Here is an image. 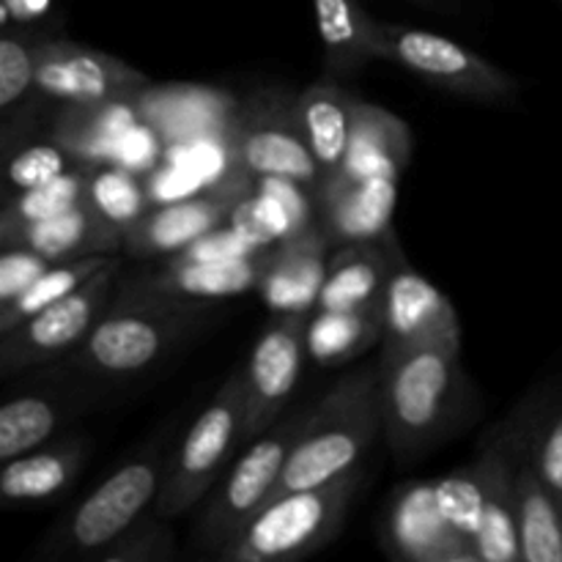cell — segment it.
<instances>
[{"instance_id": "cell-30", "label": "cell", "mask_w": 562, "mask_h": 562, "mask_svg": "<svg viewBox=\"0 0 562 562\" xmlns=\"http://www.w3.org/2000/svg\"><path fill=\"white\" fill-rule=\"evenodd\" d=\"M113 258L115 256H110V252H97V256L53 263L42 278H36L25 291H22L11 305L0 307V335L20 327L22 322H27L31 316L42 313L44 307H49L53 302L69 296L71 291H77L82 283H88L99 269L108 267Z\"/></svg>"}, {"instance_id": "cell-28", "label": "cell", "mask_w": 562, "mask_h": 562, "mask_svg": "<svg viewBox=\"0 0 562 562\" xmlns=\"http://www.w3.org/2000/svg\"><path fill=\"white\" fill-rule=\"evenodd\" d=\"M516 527L521 560L562 562V505L532 467L530 453L516 481Z\"/></svg>"}, {"instance_id": "cell-35", "label": "cell", "mask_w": 562, "mask_h": 562, "mask_svg": "<svg viewBox=\"0 0 562 562\" xmlns=\"http://www.w3.org/2000/svg\"><path fill=\"white\" fill-rule=\"evenodd\" d=\"M176 558V532L170 519L157 510L140 516L121 538L91 562H170Z\"/></svg>"}, {"instance_id": "cell-22", "label": "cell", "mask_w": 562, "mask_h": 562, "mask_svg": "<svg viewBox=\"0 0 562 562\" xmlns=\"http://www.w3.org/2000/svg\"><path fill=\"white\" fill-rule=\"evenodd\" d=\"M88 456L91 453H88L86 439L75 437L55 445L47 442L31 453L3 461L0 499L5 508L49 503L77 481Z\"/></svg>"}, {"instance_id": "cell-6", "label": "cell", "mask_w": 562, "mask_h": 562, "mask_svg": "<svg viewBox=\"0 0 562 562\" xmlns=\"http://www.w3.org/2000/svg\"><path fill=\"white\" fill-rule=\"evenodd\" d=\"M245 368H239L220 384L214 398L192 423L179 450L170 459L162 492L154 503V510L159 516L176 519L206 497L209 488L217 483L220 472L228 464L236 445L245 442Z\"/></svg>"}, {"instance_id": "cell-14", "label": "cell", "mask_w": 562, "mask_h": 562, "mask_svg": "<svg viewBox=\"0 0 562 562\" xmlns=\"http://www.w3.org/2000/svg\"><path fill=\"white\" fill-rule=\"evenodd\" d=\"M379 543L395 560L481 562L475 543L445 516L434 481H409L395 488L384 508Z\"/></svg>"}, {"instance_id": "cell-32", "label": "cell", "mask_w": 562, "mask_h": 562, "mask_svg": "<svg viewBox=\"0 0 562 562\" xmlns=\"http://www.w3.org/2000/svg\"><path fill=\"white\" fill-rule=\"evenodd\" d=\"M88 201L113 228L126 236L148 214L151 198L148 187L135 176V170L115 162L91 165L88 170Z\"/></svg>"}, {"instance_id": "cell-1", "label": "cell", "mask_w": 562, "mask_h": 562, "mask_svg": "<svg viewBox=\"0 0 562 562\" xmlns=\"http://www.w3.org/2000/svg\"><path fill=\"white\" fill-rule=\"evenodd\" d=\"M206 302H190L130 280L86 340L66 357L69 371L91 379H130L148 371L203 324Z\"/></svg>"}, {"instance_id": "cell-40", "label": "cell", "mask_w": 562, "mask_h": 562, "mask_svg": "<svg viewBox=\"0 0 562 562\" xmlns=\"http://www.w3.org/2000/svg\"><path fill=\"white\" fill-rule=\"evenodd\" d=\"M49 9V0H3V27L11 22L25 25L27 20H36Z\"/></svg>"}, {"instance_id": "cell-7", "label": "cell", "mask_w": 562, "mask_h": 562, "mask_svg": "<svg viewBox=\"0 0 562 562\" xmlns=\"http://www.w3.org/2000/svg\"><path fill=\"white\" fill-rule=\"evenodd\" d=\"M305 415L307 412H300L258 434L256 442L225 472L192 530L195 552L217 558L239 536L241 527L272 499Z\"/></svg>"}, {"instance_id": "cell-25", "label": "cell", "mask_w": 562, "mask_h": 562, "mask_svg": "<svg viewBox=\"0 0 562 562\" xmlns=\"http://www.w3.org/2000/svg\"><path fill=\"white\" fill-rule=\"evenodd\" d=\"M143 124L135 99L104 104H64L53 126V140L80 165L113 162L115 148Z\"/></svg>"}, {"instance_id": "cell-17", "label": "cell", "mask_w": 562, "mask_h": 562, "mask_svg": "<svg viewBox=\"0 0 562 562\" xmlns=\"http://www.w3.org/2000/svg\"><path fill=\"white\" fill-rule=\"evenodd\" d=\"M382 313V349H404L428 340H461V318L453 302L406 261H401L390 278Z\"/></svg>"}, {"instance_id": "cell-19", "label": "cell", "mask_w": 562, "mask_h": 562, "mask_svg": "<svg viewBox=\"0 0 562 562\" xmlns=\"http://www.w3.org/2000/svg\"><path fill=\"white\" fill-rule=\"evenodd\" d=\"M395 176H373L362 181L324 179L316 187L318 223L338 245L373 241L393 234V212L398 203Z\"/></svg>"}, {"instance_id": "cell-4", "label": "cell", "mask_w": 562, "mask_h": 562, "mask_svg": "<svg viewBox=\"0 0 562 562\" xmlns=\"http://www.w3.org/2000/svg\"><path fill=\"white\" fill-rule=\"evenodd\" d=\"M366 467L322 486L272 497L217 554L225 562H283L322 552L344 530Z\"/></svg>"}, {"instance_id": "cell-31", "label": "cell", "mask_w": 562, "mask_h": 562, "mask_svg": "<svg viewBox=\"0 0 562 562\" xmlns=\"http://www.w3.org/2000/svg\"><path fill=\"white\" fill-rule=\"evenodd\" d=\"M64 420V409L55 398L42 393H22L0 406V461L42 448Z\"/></svg>"}, {"instance_id": "cell-9", "label": "cell", "mask_w": 562, "mask_h": 562, "mask_svg": "<svg viewBox=\"0 0 562 562\" xmlns=\"http://www.w3.org/2000/svg\"><path fill=\"white\" fill-rule=\"evenodd\" d=\"M379 60L401 66L428 86L477 102H499L519 88L514 75L481 53L426 27L379 22Z\"/></svg>"}, {"instance_id": "cell-21", "label": "cell", "mask_w": 562, "mask_h": 562, "mask_svg": "<svg viewBox=\"0 0 562 562\" xmlns=\"http://www.w3.org/2000/svg\"><path fill=\"white\" fill-rule=\"evenodd\" d=\"M0 245L27 247L47 261L60 263L71 261V258L97 256V252L115 256L119 250H124V234L113 228L86 198L80 206L64 214L0 231Z\"/></svg>"}, {"instance_id": "cell-27", "label": "cell", "mask_w": 562, "mask_h": 562, "mask_svg": "<svg viewBox=\"0 0 562 562\" xmlns=\"http://www.w3.org/2000/svg\"><path fill=\"white\" fill-rule=\"evenodd\" d=\"M313 11L329 77H351L379 60V22L360 0H313Z\"/></svg>"}, {"instance_id": "cell-38", "label": "cell", "mask_w": 562, "mask_h": 562, "mask_svg": "<svg viewBox=\"0 0 562 562\" xmlns=\"http://www.w3.org/2000/svg\"><path fill=\"white\" fill-rule=\"evenodd\" d=\"M530 461L562 505V395L552 409L541 415L530 445Z\"/></svg>"}, {"instance_id": "cell-23", "label": "cell", "mask_w": 562, "mask_h": 562, "mask_svg": "<svg viewBox=\"0 0 562 562\" xmlns=\"http://www.w3.org/2000/svg\"><path fill=\"white\" fill-rule=\"evenodd\" d=\"M269 250L252 252L245 258H225V261H187V258H168L159 272L140 274V280L151 289L165 291L170 296L190 302H217L228 296L247 294L261 285L267 269Z\"/></svg>"}, {"instance_id": "cell-33", "label": "cell", "mask_w": 562, "mask_h": 562, "mask_svg": "<svg viewBox=\"0 0 562 562\" xmlns=\"http://www.w3.org/2000/svg\"><path fill=\"white\" fill-rule=\"evenodd\" d=\"M88 170H91V165H75L71 170L60 173L58 179L44 181V184L31 187V190L14 192L3 206L0 231L49 220L55 214L80 206L88 198Z\"/></svg>"}, {"instance_id": "cell-24", "label": "cell", "mask_w": 562, "mask_h": 562, "mask_svg": "<svg viewBox=\"0 0 562 562\" xmlns=\"http://www.w3.org/2000/svg\"><path fill=\"white\" fill-rule=\"evenodd\" d=\"M412 159V132L404 119L373 102L357 104L355 130H351L349 151L338 173L327 179L362 181L373 176H395L406 170ZM324 181V179H322Z\"/></svg>"}, {"instance_id": "cell-41", "label": "cell", "mask_w": 562, "mask_h": 562, "mask_svg": "<svg viewBox=\"0 0 562 562\" xmlns=\"http://www.w3.org/2000/svg\"><path fill=\"white\" fill-rule=\"evenodd\" d=\"M412 3H420V5H434V3H439V0H412Z\"/></svg>"}, {"instance_id": "cell-39", "label": "cell", "mask_w": 562, "mask_h": 562, "mask_svg": "<svg viewBox=\"0 0 562 562\" xmlns=\"http://www.w3.org/2000/svg\"><path fill=\"white\" fill-rule=\"evenodd\" d=\"M49 267L53 261L27 247H3L0 252V307L11 305Z\"/></svg>"}, {"instance_id": "cell-10", "label": "cell", "mask_w": 562, "mask_h": 562, "mask_svg": "<svg viewBox=\"0 0 562 562\" xmlns=\"http://www.w3.org/2000/svg\"><path fill=\"white\" fill-rule=\"evenodd\" d=\"M119 274L121 258L115 256L108 267L99 269L88 283L71 291L69 296L53 302L42 313L22 322L20 327L0 335V371H3V376L69 357L91 335L102 313L108 311Z\"/></svg>"}, {"instance_id": "cell-37", "label": "cell", "mask_w": 562, "mask_h": 562, "mask_svg": "<svg viewBox=\"0 0 562 562\" xmlns=\"http://www.w3.org/2000/svg\"><path fill=\"white\" fill-rule=\"evenodd\" d=\"M77 162L58 143H36V146L20 148L9 162V184L14 192L31 190L44 181L58 179L60 173L71 170Z\"/></svg>"}, {"instance_id": "cell-5", "label": "cell", "mask_w": 562, "mask_h": 562, "mask_svg": "<svg viewBox=\"0 0 562 562\" xmlns=\"http://www.w3.org/2000/svg\"><path fill=\"white\" fill-rule=\"evenodd\" d=\"M170 459L173 453H168L165 445H154L124 461L82 503H77L47 538H42L36 558L44 562H91L157 503Z\"/></svg>"}, {"instance_id": "cell-15", "label": "cell", "mask_w": 562, "mask_h": 562, "mask_svg": "<svg viewBox=\"0 0 562 562\" xmlns=\"http://www.w3.org/2000/svg\"><path fill=\"white\" fill-rule=\"evenodd\" d=\"M307 318L305 313H283L252 346L245 366V439L269 431L289 406L307 355Z\"/></svg>"}, {"instance_id": "cell-2", "label": "cell", "mask_w": 562, "mask_h": 562, "mask_svg": "<svg viewBox=\"0 0 562 562\" xmlns=\"http://www.w3.org/2000/svg\"><path fill=\"white\" fill-rule=\"evenodd\" d=\"M379 437H384L379 368H357L305 415L272 497L322 486L357 470Z\"/></svg>"}, {"instance_id": "cell-8", "label": "cell", "mask_w": 562, "mask_h": 562, "mask_svg": "<svg viewBox=\"0 0 562 562\" xmlns=\"http://www.w3.org/2000/svg\"><path fill=\"white\" fill-rule=\"evenodd\" d=\"M228 159L252 179L278 176L313 192L324 179L296 119V93L283 88H267L241 102L228 135Z\"/></svg>"}, {"instance_id": "cell-36", "label": "cell", "mask_w": 562, "mask_h": 562, "mask_svg": "<svg viewBox=\"0 0 562 562\" xmlns=\"http://www.w3.org/2000/svg\"><path fill=\"white\" fill-rule=\"evenodd\" d=\"M437 483V499L442 505L445 516L456 525V530L464 532L472 543H475L477 532L483 525V508H486V497H483V481L477 472L475 461L467 467H459L450 475H445Z\"/></svg>"}, {"instance_id": "cell-11", "label": "cell", "mask_w": 562, "mask_h": 562, "mask_svg": "<svg viewBox=\"0 0 562 562\" xmlns=\"http://www.w3.org/2000/svg\"><path fill=\"white\" fill-rule=\"evenodd\" d=\"M543 412L547 409L532 401L519 406V412L472 459L481 472L483 497H486L483 525L475 538L481 562H525L519 527H516V481Z\"/></svg>"}, {"instance_id": "cell-29", "label": "cell", "mask_w": 562, "mask_h": 562, "mask_svg": "<svg viewBox=\"0 0 562 562\" xmlns=\"http://www.w3.org/2000/svg\"><path fill=\"white\" fill-rule=\"evenodd\" d=\"M382 335V305L357 311H313L307 318V357L316 366H344L379 344Z\"/></svg>"}, {"instance_id": "cell-16", "label": "cell", "mask_w": 562, "mask_h": 562, "mask_svg": "<svg viewBox=\"0 0 562 562\" xmlns=\"http://www.w3.org/2000/svg\"><path fill=\"white\" fill-rule=\"evenodd\" d=\"M140 119L165 148L228 140L241 102L209 86H148L135 97Z\"/></svg>"}, {"instance_id": "cell-34", "label": "cell", "mask_w": 562, "mask_h": 562, "mask_svg": "<svg viewBox=\"0 0 562 562\" xmlns=\"http://www.w3.org/2000/svg\"><path fill=\"white\" fill-rule=\"evenodd\" d=\"M42 38L33 33L14 31V25L3 27L0 42V108L5 121L16 108L25 104L27 97H38L36 91V53Z\"/></svg>"}, {"instance_id": "cell-20", "label": "cell", "mask_w": 562, "mask_h": 562, "mask_svg": "<svg viewBox=\"0 0 562 562\" xmlns=\"http://www.w3.org/2000/svg\"><path fill=\"white\" fill-rule=\"evenodd\" d=\"M406 261L395 234L373 241H355L329 258L327 280L318 294L316 311H357L382 305L395 267Z\"/></svg>"}, {"instance_id": "cell-12", "label": "cell", "mask_w": 562, "mask_h": 562, "mask_svg": "<svg viewBox=\"0 0 562 562\" xmlns=\"http://www.w3.org/2000/svg\"><path fill=\"white\" fill-rule=\"evenodd\" d=\"M256 181L236 165L198 195L157 203L146 217L126 231L124 252L132 258H176L231 220L241 201L256 190Z\"/></svg>"}, {"instance_id": "cell-13", "label": "cell", "mask_w": 562, "mask_h": 562, "mask_svg": "<svg viewBox=\"0 0 562 562\" xmlns=\"http://www.w3.org/2000/svg\"><path fill=\"white\" fill-rule=\"evenodd\" d=\"M151 86L135 66L69 38H47L36 53L38 97L60 104H104L135 99Z\"/></svg>"}, {"instance_id": "cell-26", "label": "cell", "mask_w": 562, "mask_h": 562, "mask_svg": "<svg viewBox=\"0 0 562 562\" xmlns=\"http://www.w3.org/2000/svg\"><path fill=\"white\" fill-rule=\"evenodd\" d=\"M357 104L360 97L335 82H316L296 93V119L324 179L338 173L344 165L355 130Z\"/></svg>"}, {"instance_id": "cell-18", "label": "cell", "mask_w": 562, "mask_h": 562, "mask_svg": "<svg viewBox=\"0 0 562 562\" xmlns=\"http://www.w3.org/2000/svg\"><path fill=\"white\" fill-rule=\"evenodd\" d=\"M329 234L318 220L296 234L285 236L269 250L267 269L258 291L272 313H305L311 316L318 305L329 269Z\"/></svg>"}, {"instance_id": "cell-3", "label": "cell", "mask_w": 562, "mask_h": 562, "mask_svg": "<svg viewBox=\"0 0 562 562\" xmlns=\"http://www.w3.org/2000/svg\"><path fill=\"white\" fill-rule=\"evenodd\" d=\"M376 368L384 439L401 459L420 456L437 442L459 398L461 340L382 349Z\"/></svg>"}]
</instances>
